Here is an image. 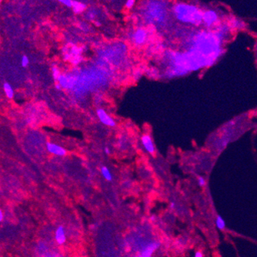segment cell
<instances>
[{
  "mask_svg": "<svg viewBox=\"0 0 257 257\" xmlns=\"http://www.w3.org/2000/svg\"><path fill=\"white\" fill-rule=\"evenodd\" d=\"M194 257H204V255L201 251H196Z\"/></svg>",
  "mask_w": 257,
  "mask_h": 257,
  "instance_id": "obj_21",
  "label": "cell"
},
{
  "mask_svg": "<svg viewBox=\"0 0 257 257\" xmlns=\"http://www.w3.org/2000/svg\"><path fill=\"white\" fill-rule=\"evenodd\" d=\"M96 114L98 117L99 120H100L102 124L104 125L108 126V127H115L116 124L114 119L106 112V110L103 108H99L96 110Z\"/></svg>",
  "mask_w": 257,
  "mask_h": 257,
  "instance_id": "obj_6",
  "label": "cell"
},
{
  "mask_svg": "<svg viewBox=\"0 0 257 257\" xmlns=\"http://www.w3.org/2000/svg\"><path fill=\"white\" fill-rule=\"evenodd\" d=\"M2 2V0H0V2Z\"/></svg>",
  "mask_w": 257,
  "mask_h": 257,
  "instance_id": "obj_27",
  "label": "cell"
},
{
  "mask_svg": "<svg viewBox=\"0 0 257 257\" xmlns=\"http://www.w3.org/2000/svg\"><path fill=\"white\" fill-rule=\"evenodd\" d=\"M55 239L57 243L59 244V245L65 243L66 240V235L65 229L63 226H59L56 230Z\"/></svg>",
  "mask_w": 257,
  "mask_h": 257,
  "instance_id": "obj_11",
  "label": "cell"
},
{
  "mask_svg": "<svg viewBox=\"0 0 257 257\" xmlns=\"http://www.w3.org/2000/svg\"><path fill=\"white\" fill-rule=\"evenodd\" d=\"M106 1H108V2H113V1H116V0H106Z\"/></svg>",
  "mask_w": 257,
  "mask_h": 257,
  "instance_id": "obj_26",
  "label": "cell"
},
{
  "mask_svg": "<svg viewBox=\"0 0 257 257\" xmlns=\"http://www.w3.org/2000/svg\"><path fill=\"white\" fill-rule=\"evenodd\" d=\"M71 8H73V10L76 13L79 14L85 12L87 8V5L82 2H79L76 0H73V5H72Z\"/></svg>",
  "mask_w": 257,
  "mask_h": 257,
  "instance_id": "obj_12",
  "label": "cell"
},
{
  "mask_svg": "<svg viewBox=\"0 0 257 257\" xmlns=\"http://www.w3.org/2000/svg\"><path fill=\"white\" fill-rule=\"evenodd\" d=\"M161 243L158 241H153L143 246L141 252L136 255V257H152L154 252L159 248Z\"/></svg>",
  "mask_w": 257,
  "mask_h": 257,
  "instance_id": "obj_5",
  "label": "cell"
},
{
  "mask_svg": "<svg viewBox=\"0 0 257 257\" xmlns=\"http://www.w3.org/2000/svg\"><path fill=\"white\" fill-rule=\"evenodd\" d=\"M142 144L143 145L145 150L150 154H153L156 152L155 145L153 143V140L150 135L149 134H143L141 137Z\"/></svg>",
  "mask_w": 257,
  "mask_h": 257,
  "instance_id": "obj_9",
  "label": "cell"
},
{
  "mask_svg": "<svg viewBox=\"0 0 257 257\" xmlns=\"http://www.w3.org/2000/svg\"><path fill=\"white\" fill-rule=\"evenodd\" d=\"M104 151H105V153H106L107 155H109L110 153V149H109V147H105Z\"/></svg>",
  "mask_w": 257,
  "mask_h": 257,
  "instance_id": "obj_22",
  "label": "cell"
},
{
  "mask_svg": "<svg viewBox=\"0 0 257 257\" xmlns=\"http://www.w3.org/2000/svg\"><path fill=\"white\" fill-rule=\"evenodd\" d=\"M222 22L220 12L215 8H206L202 11V25L206 29L212 30Z\"/></svg>",
  "mask_w": 257,
  "mask_h": 257,
  "instance_id": "obj_4",
  "label": "cell"
},
{
  "mask_svg": "<svg viewBox=\"0 0 257 257\" xmlns=\"http://www.w3.org/2000/svg\"><path fill=\"white\" fill-rule=\"evenodd\" d=\"M202 11L200 6L191 2H177L171 6V15L175 21L195 28L202 25Z\"/></svg>",
  "mask_w": 257,
  "mask_h": 257,
  "instance_id": "obj_2",
  "label": "cell"
},
{
  "mask_svg": "<svg viewBox=\"0 0 257 257\" xmlns=\"http://www.w3.org/2000/svg\"><path fill=\"white\" fill-rule=\"evenodd\" d=\"M46 149L49 153L56 155V156H59V157L65 156L67 153L66 150L64 147L57 144V143H52V142H48L46 143Z\"/></svg>",
  "mask_w": 257,
  "mask_h": 257,
  "instance_id": "obj_7",
  "label": "cell"
},
{
  "mask_svg": "<svg viewBox=\"0 0 257 257\" xmlns=\"http://www.w3.org/2000/svg\"><path fill=\"white\" fill-rule=\"evenodd\" d=\"M216 226L219 230L222 231L226 229V222L221 216H217L216 218Z\"/></svg>",
  "mask_w": 257,
  "mask_h": 257,
  "instance_id": "obj_15",
  "label": "cell"
},
{
  "mask_svg": "<svg viewBox=\"0 0 257 257\" xmlns=\"http://www.w3.org/2000/svg\"><path fill=\"white\" fill-rule=\"evenodd\" d=\"M3 219V213H2V209H0V222H2Z\"/></svg>",
  "mask_w": 257,
  "mask_h": 257,
  "instance_id": "obj_23",
  "label": "cell"
},
{
  "mask_svg": "<svg viewBox=\"0 0 257 257\" xmlns=\"http://www.w3.org/2000/svg\"><path fill=\"white\" fill-rule=\"evenodd\" d=\"M52 75H53V77H54V78H55L56 80L57 78H58L59 76L61 74V73H60L59 68H57V67H56V66L52 67Z\"/></svg>",
  "mask_w": 257,
  "mask_h": 257,
  "instance_id": "obj_18",
  "label": "cell"
},
{
  "mask_svg": "<svg viewBox=\"0 0 257 257\" xmlns=\"http://www.w3.org/2000/svg\"><path fill=\"white\" fill-rule=\"evenodd\" d=\"M197 181H198V184H199V186H204L206 183V180H205V178H203L202 176H199V177H198Z\"/></svg>",
  "mask_w": 257,
  "mask_h": 257,
  "instance_id": "obj_20",
  "label": "cell"
},
{
  "mask_svg": "<svg viewBox=\"0 0 257 257\" xmlns=\"http://www.w3.org/2000/svg\"><path fill=\"white\" fill-rule=\"evenodd\" d=\"M174 206H175V203H171V208L174 207Z\"/></svg>",
  "mask_w": 257,
  "mask_h": 257,
  "instance_id": "obj_25",
  "label": "cell"
},
{
  "mask_svg": "<svg viewBox=\"0 0 257 257\" xmlns=\"http://www.w3.org/2000/svg\"><path fill=\"white\" fill-rule=\"evenodd\" d=\"M151 30L149 26L139 25L130 30V38L135 46L142 47L147 43L151 36Z\"/></svg>",
  "mask_w": 257,
  "mask_h": 257,
  "instance_id": "obj_3",
  "label": "cell"
},
{
  "mask_svg": "<svg viewBox=\"0 0 257 257\" xmlns=\"http://www.w3.org/2000/svg\"><path fill=\"white\" fill-rule=\"evenodd\" d=\"M29 64V57L27 55H23V56L21 58V65L25 68Z\"/></svg>",
  "mask_w": 257,
  "mask_h": 257,
  "instance_id": "obj_17",
  "label": "cell"
},
{
  "mask_svg": "<svg viewBox=\"0 0 257 257\" xmlns=\"http://www.w3.org/2000/svg\"><path fill=\"white\" fill-rule=\"evenodd\" d=\"M57 1L60 2V3L63 4L64 5H66V6L69 7V8H71L72 5H73V0H57Z\"/></svg>",
  "mask_w": 257,
  "mask_h": 257,
  "instance_id": "obj_19",
  "label": "cell"
},
{
  "mask_svg": "<svg viewBox=\"0 0 257 257\" xmlns=\"http://www.w3.org/2000/svg\"><path fill=\"white\" fill-rule=\"evenodd\" d=\"M3 90L5 92V96L8 98L12 99L14 97V90L12 88V85L8 82H5L3 84Z\"/></svg>",
  "mask_w": 257,
  "mask_h": 257,
  "instance_id": "obj_13",
  "label": "cell"
},
{
  "mask_svg": "<svg viewBox=\"0 0 257 257\" xmlns=\"http://www.w3.org/2000/svg\"><path fill=\"white\" fill-rule=\"evenodd\" d=\"M56 88L57 90H61L62 87H61V86H60L59 84L58 83H57V84H56Z\"/></svg>",
  "mask_w": 257,
  "mask_h": 257,
  "instance_id": "obj_24",
  "label": "cell"
},
{
  "mask_svg": "<svg viewBox=\"0 0 257 257\" xmlns=\"http://www.w3.org/2000/svg\"><path fill=\"white\" fill-rule=\"evenodd\" d=\"M231 31H239L245 28V24L242 20L236 18V17H230L228 18L227 21L226 22Z\"/></svg>",
  "mask_w": 257,
  "mask_h": 257,
  "instance_id": "obj_8",
  "label": "cell"
},
{
  "mask_svg": "<svg viewBox=\"0 0 257 257\" xmlns=\"http://www.w3.org/2000/svg\"><path fill=\"white\" fill-rule=\"evenodd\" d=\"M136 5V0H125L124 8L126 10H132L135 8Z\"/></svg>",
  "mask_w": 257,
  "mask_h": 257,
  "instance_id": "obj_16",
  "label": "cell"
},
{
  "mask_svg": "<svg viewBox=\"0 0 257 257\" xmlns=\"http://www.w3.org/2000/svg\"><path fill=\"white\" fill-rule=\"evenodd\" d=\"M141 14L146 26L164 27L171 15V7L166 0H147L142 5Z\"/></svg>",
  "mask_w": 257,
  "mask_h": 257,
  "instance_id": "obj_1",
  "label": "cell"
},
{
  "mask_svg": "<svg viewBox=\"0 0 257 257\" xmlns=\"http://www.w3.org/2000/svg\"><path fill=\"white\" fill-rule=\"evenodd\" d=\"M58 84L61 86L62 88H70L74 84V81L70 79L69 76L65 74H60L56 79Z\"/></svg>",
  "mask_w": 257,
  "mask_h": 257,
  "instance_id": "obj_10",
  "label": "cell"
},
{
  "mask_svg": "<svg viewBox=\"0 0 257 257\" xmlns=\"http://www.w3.org/2000/svg\"><path fill=\"white\" fill-rule=\"evenodd\" d=\"M100 171H101L102 176H103L105 180H107V181H112L113 180V174H112L107 166H102L101 169H100Z\"/></svg>",
  "mask_w": 257,
  "mask_h": 257,
  "instance_id": "obj_14",
  "label": "cell"
}]
</instances>
